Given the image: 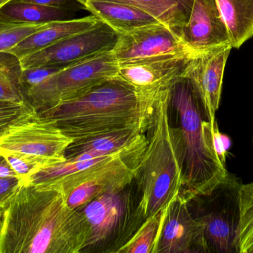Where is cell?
I'll use <instances>...</instances> for the list:
<instances>
[{
    "label": "cell",
    "mask_w": 253,
    "mask_h": 253,
    "mask_svg": "<svg viewBox=\"0 0 253 253\" xmlns=\"http://www.w3.org/2000/svg\"><path fill=\"white\" fill-rule=\"evenodd\" d=\"M63 68L65 67L41 66L22 70L21 82L25 92V98H26L27 92L31 88L41 83L42 81L60 71Z\"/></svg>",
    "instance_id": "83f0119b"
},
{
    "label": "cell",
    "mask_w": 253,
    "mask_h": 253,
    "mask_svg": "<svg viewBox=\"0 0 253 253\" xmlns=\"http://www.w3.org/2000/svg\"><path fill=\"white\" fill-rule=\"evenodd\" d=\"M241 185L228 172L209 193L193 198L199 206L190 211L202 224L207 253H239Z\"/></svg>",
    "instance_id": "8992f818"
},
{
    "label": "cell",
    "mask_w": 253,
    "mask_h": 253,
    "mask_svg": "<svg viewBox=\"0 0 253 253\" xmlns=\"http://www.w3.org/2000/svg\"><path fill=\"white\" fill-rule=\"evenodd\" d=\"M37 114L28 102L0 101V137L18 123Z\"/></svg>",
    "instance_id": "484cf974"
},
{
    "label": "cell",
    "mask_w": 253,
    "mask_h": 253,
    "mask_svg": "<svg viewBox=\"0 0 253 253\" xmlns=\"http://www.w3.org/2000/svg\"><path fill=\"white\" fill-rule=\"evenodd\" d=\"M73 140L50 120L35 114L0 137V154L20 153L50 160L65 161V153Z\"/></svg>",
    "instance_id": "30bf717a"
},
{
    "label": "cell",
    "mask_w": 253,
    "mask_h": 253,
    "mask_svg": "<svg viewBox=\"0 0 253 253\" xmlns=\"http://www.w3.org/2000/svg\"><path fill=\"white\" fill-rule=\"evenodd\" d=\"M232 49L231 46H225L193 58L184 71L215 117L219 108L226 63Z\"/></svg>",
    "instance_id": "9a60e30c"
},
{
    "label": "cell",
    "mask_w": 253,
    "mask_h": 253,
    "mask_svg": "<svg viewBox=\"0 0 253 253\" xmlns=\"http://www.w3.org/2000/svg\"><path fill=\"white\" fill-rule=\"evenodd\" d=\"M232 47L240 48L253 36V0H215Z\"/></svg>",
    "instance_id": "44dd1931"
},
{
    "label": "cell",
    "mask_w": 253,
    "mask_h": 253,
    "mask_svg": "<svg viewBox=\"0 0 253 253\" xmlns=\"http://www.w3.org/2000/svg\"><path fill=\"white\" fill-rule=\"evenodd\" d=\"M138 203L139 196L133 181L126 188L99 196L77 209L88 227L83 253H118L144 223Z\"/></svg>",
    "instance_id": "5b68a950"
},
{
    "label": "cell",
    "mask_w": 253,
    "mask_h": 253,
    "mask_svg": "<svg viewBox=\"0 0 253 253\" xmlns=\"http://www.w3.org/2000/svg\"><path fill=\"white\" fill-rule=\"evenodd\" d=\"M9 1H10V0H0V8H1L4 4H6V3Z\"/></svg>",
    "instance_id": "d6a6232c"
},
{
    "label": "cell",
    "mask_w": 253,
    "mask_h": 253,
    "mask_svg": "<svg viewBox=\"0 0 253 253\" xmlns=\"http://www.w3.org/2000/svg\"><path fill=\"white\" fill-rule=\"evenodd\" d=\"M73 9L48 7L10 0L0 8V20L10 23L42 25L55 21L71 19Z\"/></svg>",
    "instance_id": "ffe728a7"
},
{
    "label": "cell",
    "mask_w": 253,
    "mask_h": 253,
    "mask_svg": "<svg viewBox=\"0 0 253 253\" xmlns=\"http://www.w3.org/2000/svg\"><path fill=\"white\" fill-rule=\"evenodd\" d=\"M169 106L175 114L174 128L182 156L183 187L180 194L190 202L211 191L228 172L215 150V117L184 72L172 85Z\"/></svg>",
    "instance_id": "3957f363"
},
{
    "label": "cell",
    "mask_w": 253,
    "mask_h": 253,
    "mask_svg": "<svg viewBox=\"0 0 253 253\" xmlns=\"http://www.w3.org/2000/svg\"><path fill=\"white\" fill-rule=\"evenodd\" d=\"M141 154L119 153L50 187L65 194L70 207L78 209L96 198L119 191L132 184Z\"/></svg>",
    "instance_id": "ba28073f"
},
{
    "label": "cell",
    "mask_w": 253,
    "mask_h": 253,
    "mask_svg": "<svg viewBox=\"0 0 253 253\" xmlns=\"http://www.w3.org/2000/svg\"></svg>",
    "instance_id": "836d02e7"
},
{
    "label": "cell",
    "mask_w": 253,
    "mask_h": 253,
    "mask_svg": "<svg viewBox=\"0 0 253 253\" xmlns=\"http://www.w3.org/2000/svg\"><path fill=\"white\" fill-rule=\"evenodd\" d=\"M22 184L17 178H0V203H5Z\"/></svg>",
    "instance_id": "f1b7e54d"
},
{
    "label": "cell",
    "mask_w": 253,
    "mask_h": 253,
    "mask_svg": "<svg viewBox=\"0 0 253 253\" xmlns=\"http://www.w3.org/2000/svg\"><path fill=\"white\" fill-rule=\"evenodd\" d=\"M141 126L101 134L74 141L65 151L66 160H87L119 153L144 154L148 139Z\"/></svg>",
    "instance_id": "5bb4252c"
},
{
    "label": "cell",
    "mask_w": 253,
    "mask_h": 253,
    "mask_svg": "<svg viewBox=\"0 0 253 253\" xmlns=\"http://www.w3.org/2000/svg\"><path fill=\"white\" fill-rule=\"evenodd\" d=\"M20 59L16 55L0 51V101L27 102L22 86Z\"/></svg>",
    "instance_id": "7402d4cb"
},
{
    "label": "cell",
    "mask_w": 253,
    "mask_h": 253,
    "mask_svg": "<svg viewBox=\"0 0 253 253\" xmlns=\"http://www.w3.org/2000/svg\"><path fill=\"white\" fill-rule=\"evenodd\" d=\"M83 7L119 34H127L144 27L162 24L150 13L124 3L88 0Z\"/></svg>",
    "instance_id": "e0dca14e"
},
{
    "label": "cell",
    "mask_w": 253,
    "mask_h": 253,
    "mask_svg": "<svg viewBox=\"0 0 253 253\" xmlns=\"http://www.w3.org/2000/svg\"><path fill=\"white\" fill-rule=\"evenodd\" d=\"M165 211H161L145 220L118 253H155Z\"/></svg>",
    "instance_id": "603a6c76"
},
{
    "label": "cell",
    "mask_w": 253,
    "mask_h": 253,
    "mask_svg": "<svg viewBox=\"0 0 253 253\" xmlns=\"http://www.w3.org/2000/svg\"><path fill=\"white\" fill-rule=\"evenodd\" d=\"M99 20L96 16L92 15L80 19L55 21L44 24L36 32L7 52L13 53L19 59H22L57 43L62 39L89 29L96 25Z\"/></svg>",
    "instance_id": "ac0fdd59"
},
{
    "label": "cell",
    "mask_w": 253,
    "mask_h": 253,
    "mask_svg": "<svg viewBox=\"0 0 253 253\" xmlns=\"http://www.w3.org/2000/svg\"><path fill=\"white\" fill-rule=\"evenodd\" d=\"M88 227L54 188L22 184L5 203L0 253H81Z\"/></svg>",
    "instance_id": "6da1fadb"
},
{
    "label": "cell",
    "mask_w": 253,
    "mask_h": 253,
    "mask_svg": "<svg viewBox=\"0 0 253 253\" xmlns=\"http://www.w3.org/2000/svg\"><path fill=\"white\" fill-rule=\"evenodd\" d=\"M239 199V253H253V182L241 185Z\"/></svg>",
    "instance_id": "cb8c5ba5"
},
{
    "label": "cell",
    "mask_w": 253,
    "mask_h": 253,
    "mask_svg": "<svg viewBox=\"0 0 253 253\" xmlns=\"http://www.w3.org/2000/svg\"><path fill=\"white\" fill-rule=\"evenodd\" d=\"M120 34L101 20L77 33L21 59L22 68L66 67L90 56L112 51Z\"/></svg>",
    "instance_id": "9c48e42d"
},
{
    "label": "cell",
    "mask_w": 253,
    "mask_h": 253,
    "mask_svg": "<svg viewBox=\"0 0 253 253\" xmlns=\"http://www.w3.org/2000/svg\"><path fill=\"white\" fill-rule=\"evenodd\" d=\"M180 38L194 58L231 46L227 26L215 0H194Z\"/></svg>",
    "instance_id": "4fadbf2b"
},
{
    "label": "cell",
    "mask_w": 253,
    "mask_h": 253,
    "mask_svg": "<svg viewBox=\"0 0 253 253\" xmlns=\"http://www.w3.org/2000/svg\"><path fill=\"white\" fill-rule=\"evenodd\" d=\"M173 83L159 94L148 130V142L134 180L139 196L138 207L144 221L165 210L182 190L181 147L175 128L169 123Z\"/></svg>",
    "instance_id": "277c9868"
},
{
    "label": "cell",
    "mask_w": 253,
    "mask_h": 253,
    "mask_svg": "<svg viewBox=\"0 0 253 253\" xmlns=\"http://www.w3.org/2000/svg\"><path fill=\"white\" fill-rule=\"evenodd\" d=\"M17 178V174L9 164L4 156L0 155V178ZM23 184V183H22Z\"/></svg>",
    "instance_id": "4dcf8cb0"
},
{
    "label": "cell",
    "mask_w": 253,
    "mask_h": 253,
    "mask_svg": "<svg viewBox=\"0 0 253 253\" xmlns=\"http://www.w3.org/2000/svg\"><path fill=\"white\" fill-rule=\"evenodd\" d=\"M4 210H5V203H0V232L4 220Z\"/></svg>",
    "instance_id": "1f68e13d"
},
{
    "label": "cell",
    "mask_w": 253,
    "mask_h": 253,
    "mask_svg": "<svg viewBox=\"0 0 253 253\" xmlns=\"http://www.w3.org/2000/svg\"><path fill=\"white\" fill-rule=\"evenodd\" d=\"M112 51L75 62L33 86L26 101L37 113L79 98L102 82L118 75Z\"/></svg>",
    "instance_id": "52a82bcc"
},
{
    "label": "cell",
    "mask_w": 253,
    "mask_h": 253,
    "mask_svg": "<svg viewBox=\"0 0 253 253\" xmlns=\"http://www.w3.org/2000/svg\"><path fill=\"white\" fill-rule=\"evenodd\" d=\"M21 1L40 4V5L48 6V7L69 9H72L71 6H73V2L76 1L75 0H21Z\"/></svg>",
    "instance_id": "f546056e"
},
{
    "label": "cell",
    "mask_w": 253,
    "mask_h": 253,
    "mask_svg": "<svg viewBox=\"0 0 253 253\" xmlns=\"http://www.w3.org/2000/svg\"><path fill=\"white\" fill-rule=\"evenodd\" d=\"M0 155L5 157L23 184H28L31 178L42 169L55 165L50 160L20 153L6 152Z\"/></svg>",
    "instance_id": "d4e9b609"
},
{
    "label": "cell",
    "mask_w": 253,
    "mask_h": 253,
    "mask_svg": "<svg viewBox=\"0 0 253 253\" xmlns=\"http://www.w3.org/2000/svg\"><path fill=\"white\" fill-rule=\"evenodd\" d=\"M43 25L10 23L0 20V51H8Z\"/></svg>",
    "instance_id": "4316f807"
},
{
    "label": "cell",
    "mask_w": 253,
    "mask_h": 253,
    "mask_svg": "<svg viewBox=\"0 0 253 253\" xmlns=\"http://www.w3.org/2000/svg\"><path fill=\"white\" fill-rule=\"evenodd\" d=\"M155 253H207L202 224L181 194L165 211Z\"/></svg>",
    "instance_id": "7c38bea8"
},
{
    "label": "cell",
    "mask_w": 253,
    "mask_h": 253,
    "mask_svg": "<svg viewBox=\"0 0 253 253\" xmlns=\"http://www.w3.org/2000/svg\"><path fill=\"white\" fill-rule=\"evenodd\" d=\"M192 59L172 56L121 64L118 75L136 90H153L173 83L184 74Z\"/></svg>",
    "instance_id": "2e32d148"
},
{
    "label": "cell",
    "mask_w": 253,
    "mask_h": 253,
    "mask_svg": "<svg viewBox=\"0 0 253 253\" xmlns=\"http://www.w3.org/2000/svg\"><path fill=\"white\" fill-rule=\"evenodd\" d=\"M112 52L119 65L172 56L194 58L181 39L163 24L120 34Z\"/></svg>",
    "instance_id": "8fae6325"
},
{
    "label": "cell",
    "mask_w": 253,
    "mask_h": 253,
    "mask_svg": "<svg viewBox=\"0 0 253 253\" xmlns=\"http://www.w3.org/2000/svg\"><path fill=\"white\" fill-rule=\"evenodd\" d=\"M167 86L138 91L117 75L37 114L53 122L73 142L135 126L148 131L159 94Z\"/></svg>",
    "instance_id": "7a4b0ae2"
},
{
    "label": "cell",
    "mask_w": 253,
    "mask_h": 253,
    "mask_svg": "<svg viewBox=\"0 0 253 253\" xmlns=\"http://www.w3.org/2000/svg\"><path fill=\"white\" fill-rule=\"evenodd\" d=\"M83 4L88 0H75ZM117 1L138 7L150 13L178 37L188 21L194 0H102Z\"/></svg>",
    "instance_id": "d6986e66"
}]
</instances>
